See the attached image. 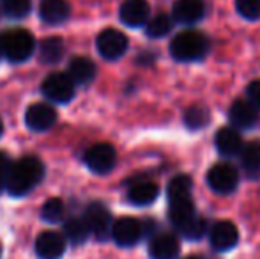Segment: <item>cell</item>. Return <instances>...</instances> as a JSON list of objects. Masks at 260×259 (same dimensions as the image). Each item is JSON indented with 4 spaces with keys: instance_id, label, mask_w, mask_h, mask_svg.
<instances>
[{
    "instance_id": "cell-31",
    "label": "cell",
    "mask_w": 260,
    "mask_h": 259,
    "mask_svg": "<svg viewBox=\"0 0 260 259\" xmlns=\"http://www.w3.org/2000/svg\"><path fill=\"white\" fill-rule=\"evenodd\" d=\"M206 227H207L206 220L195 217L191 222H189V224H186L184 227L181 229V233L188 240H199V238H202V236L206 235Z\"/></svg>"
},
{
    "instance_id": "cell-29",
    "label": "cell",
    "mask_w": 260,
    "mask_h": 259,
    "mask_svg": "<svg viewBox=\"0 0 260 259\" xmlns=\"http://www.w3.org/2000/svg\"><path fill=\"white\" fill-rule=\"evenodd\" d=\"M32 0H2V9L9 18H23L30 13Z\"/></svg>"
},
{
    "instance_id": "cell-34",
    "label": "cell",
    "mask_w": 260,
    "mask_h": 259,
    "mask_svg": "<svg viewBox=\"0 0 260 259\" xmlns=\"http://www.w3.org/2000/svg\"><path fill=\"white\" fill-rule=\"evenodd\" d=\"M2 133H4V123H2V119H0V137H2Z\"/></svg>"
},
{
    "instance_id": "cell-24",
    "label": "cell",
    "mask_w": 260,
    "mask_h": 259,
    "mask_svg": "<svg viewBox=\"0 0 260 259\" xmlns=\"http://www.w3.org/2000/svg\"><path fill=\"white\" fill-rule=\"evenodd\" d=\"M64 55V43L60 38H46L39 45V59L45 64H57Z\"/></svg>"
},
{
    "instance_id": "cell-9",
    "label": "cell",
    "mask_w": 260,
    "mask_h": 259,
    "mask_svg": "<svg viewBox=\"0 0 260 259\" xmlns=\"http://www.w3.org/2000/svg\"><path fill=\"white\" fill-rule=\"evenodd\" d=\"M144 235V225L140 220L133 217H122L113 222L112 227V238L117 245L120 247H133L140 242Z\"/></svg>"
},
{
    "instance_id": "cell-8",
    "label": "cell",
    "mask_w": 260,
    "mask_h": 259,
    "mask_svg": "<svg viewBox=\"0 0 260 259\" xmlns=\"http://www.w3.org/2000/svg\"><path fill=\"white\" fill-rule=\"evenodd\" d=\"M87 224L90 227V235H94L98 240H106L112 236V215H110L108 208L101 203H92L89 208L85 210Z\"/></svg>"
},
{
    "instance_id": "cell-20",
    "label": "cell",
    "mask_w": 260,
    "mask_h": 259,
    "mask_svg": "<svg viewBox=\"0 0 260 259\" xmlns=\"http://www.w3.org/2000/svg\"><path fill=\"white\" fill-rule=\"evenodd\" d=\"M157 194H159V188L154 181H140L127 190V200L135 206H147L157 199Z\"/></svg>"
},
{
    "instance_id": "cell-37",
    "label": "cell",
    "mask_w": 260,
    "mask_h": 259,
    "mask_svg": "<svg viewBox=\"0 0 260 259\" xmlns=\"http://www.w3.org/2000/svg\"><path fill=\"white\" fill-rule=\"evenodd\" d=\"M0 256H2V247H0Z\"/></svg>"
},
{
    "instance_id": "cell-10",
    "label": "cell",
    "mask_w": 260,
    "mask_h": 259,
    "mask_svg": "<svg viewBox=\"0 0 260 259\" xmlns=\"http://www.w3.org/2000/svg\"><path fill=\"white\" fill-rule=\"evenodd\" d=\"M57 123V112L52 105L46 103H34L27 108L25 112V125L28 130L41 133V131H48Z\"/></svg>"
},
{
    "instance_id": "cell-16",
    "label": "cell",
    "mask_w": 260,
    "mask_h": 259,
    "mask_svg": "<svg viewBox=\"0 0 260 259\" xmlns=\"http://www.w3.org/2000/svg\"><path fill=\"white\" fill-rule=\"evenodd\" d=\"M168 217L170 222L181 231L186 224L197 217L195 215V204H193L191 197H181V199H172L168 200Z\"/></svg>"
},
{
    "instance_id": "cell-21",
    "label": "cell",
    "mask_w": 260,
    "mask_h": 259,
    "mask_svg": "<svg viewBox=\"0 0 260 259\" xmlns=\"http://www.w3.org/2000/svg\"><path fill=\"white\" fill-rule=\"evenodd\" d=\"M69 76L75 80V83H90L96 76V66L87 57H75L69 63Z\"/></svg>"
},
{
    "instance_id": "cell-13",
    "label": "cell",
    "mask_w": 260,
    "mask_h": 259,
    "mask_svg": "<svg viewBox=\"0 0 260 259\" xmlns=\"http://www.w3.org/2000/svg\"><path fill=\"white\" fill-rule=\"evenodd\" d=\"M149 13L151 7L147 0H126L120 6L119 16L120 21L127 27H142L149 20Z\"/></svg>"
},
{
    "instance_id": "cell-18",
    "label": "cell",
    "mask_w": 260,
    "mask_h": 259,
    "mask_svg": "<svg viewBox=\"0 0 260 259\" xmlns=\"http://www.w3.org/2000/svg\"><path fill=\"white\" fill-rule=\"evenodd\" d=\"M243 138L241 133L232 126H225L216 133V148L223 156H234L239 155L243 149Z\"/></svg>"
},
{
    "instance_id": "cell-36",
    "label": "cell",
    "mask_w": 260,
    "mask_h": 259,
    "mask_svg": "<svg viewBox=\"0 0 260 259\" xmlns=\"http://www.w3.org/2000/svg\"><path fill=\"white\" fill-rule=\"evenodd\" d=\"M2 53H4V52H2V43H0V55H2Z\"/></svg>"
},
{
    "instance_id": "cell-11",
    "label": "cell",
    "mask_w": 260,
    "mask_h": 259,
    "mask_svg": "<svg viewBox=\"0 0 260 259\" xmlns=\"http://www.w3.org/2000/svg\"><path fill=\"white\" fill-rule=\"evenodd\" d=\"M66 252V236L57 231H45L36 240V254L41 259H58Z\"/></svg>"
},
{
    "instance_id": "cell-27",
    "label": "cell",
    "mask_w": 260,
    "mask_h": 259,
    "mask_svg": "<svg viewBox=\"0 0 260 259\" xmlns=\"http://www.w3.org/2000/svg\"><path fill=\"white\" fill-rule=\"evenodd\" d=\"M170 28H172L170 16H167V14H157L152 20H149L145 31H147L149 38H163V36H167L168 32H170Z\"/></svg>"
},
{
    "instance_id": "cell-6",
    "label": "cell",
    "mask_w": 260,
    "mask_h": 259,
    "mask_svg": "<svg viewBox=\"0 0 260 259\" xmlns=\"http://www.w3.org/2000/svg\"><path fill=\"white\" fill-rule=\"evenodd\" d=\"M207 183L216 194H230L239 183L237 169L230 163H216L209 169Z\"/></svg>"
},
{
    "instance_id": "cell-3",
    "label": "cell",
    "mask_w": 260,
    "mask_h": 259,
    "mask_svg": "<svg viewBox=\"0 0 260 259\" xmlns=\"http://www.w3.org/2000/svg\"><path fill=\"white\" fill-rule=\"evenodd\" d=\"M2 43V52L11 63H25L30 59L36 50V39L28 31L23 28H14L7 31L0 38Z\"/></svg>"
},
{
    "instance_id": "cell-12",
    "label": "cell",
    "mask_w": 260,
    "mask_h": 259,
    "mask_svg": "<svg viewBox=\"0 0 260 259\" xmlns=\"http://www.w3.org/2000/svg\"><path fill=\"white\" fill-rule=\"evenodd\" d=\"M239 242V231H237L236 224L229 220L216 222L211 229V245L219 252H226V250L234 249Z\"/></svg>"
},
{
    "instance_id": "cell-2",
    "label": "cell",
    "mask_w": 260,
    "mask_h": 259,
    "mask_svg": "<svg viewBox=\"0 0 260 259\" xmlns=\"http://www.w3.org/2000/svg\"><path fill=\"white\" fill-rule=\"evenodd\" d=\"M209 41L197 31H184L177 34L170 43V53L179 63H193L207 53Z\"/></svg>"
},
{
    "instance_id": "cell-17",
    "label": "cell",
    "mask_w": 260,
    "mask_h": 259,
    "mask_svg": "<svg viewBox=\"0 0 260 259\" xmlns=\"http://www.w3.org/2000/svg\"><path fill=\"white\" fill-rule=\"evenodd\" d=\"M149 256L152 259H175L179 256V242L174 235H157L149 243Z\"/></svg>"
},
{
    "instance_id": "cell-26",
    "label": "cell",
    "mask_w": 260,
    "mask_h": 259,
    "mask_svg": "<svg viewBox=\"0 0 260 259\" xmlns=\"http://www.w3.org/2000/svg\"><path fill=\"white\" fill-rule=\"evenodd\" d=\"M209 119H211V114H209V110L206 107H202V105H195V107L188 108V112L184 114L186 126H189L191 130H199L202 126H207Z\"/></svg>"
},
{
    "instance_id": "cell-15",
    "label": "cell",
    "mask_w": 260,
    "mask_h": 259,
    "mask_svg": "<svg viewBox=\"0 0 260 259\" xmlns=\"http://www.w3.org/2000/svg\"><path fill=\"white\" fill-rule=\"evenodd\" d=\"M229 118L236 128H251L258 121V110L250 100H236L230 107Z\"/></svg>"
},
{
    "instance_id": "cell-1",
    "label": "cell",
    "mask_w": 260,
    "mask_h": 259,
    "mask_svg": "<svg viewBox=\"0 0 260 259\" xmlns=\"http://www.w3.org/2000/svg\"><path fill=\"white\" fill-rule=\"evenodd\" d=\"M43 176H45V165L38 156H21L11 165L6 190L13 197H23L41 183Z\"/></svg>"
},
{
    "instance_id": "cell-22",
    "label": "cell",
    "mask_w": 260,
    "mask_h": 259,
    "mask_svg": "<svg viewBox=\"0 0 260 259\" xmlns=\"http://www.w3.org/2000/svg\"><path fill=\"white\" fill-rule=\"evenodd\" d=\"M90 235V227L85 217H73L64 224V236L71 245H82Z\"/></svg>"
},
{
    "instance_id": "cell-19",
    "label": "cell",
    "mask_w": 260,
    "mask_h": 259,
    "mask_svg": "<svg viewBox=\"0 0 260 259\" xmlns=\"http://www.w3.org/2000/svg\"><path fill=\"white\" fill-rule=\"evenodd\" d=\"M69 4L66 0H43L39 6L41 20L48 25H58L69 18Z\"/></svg>"
},
{
    "instance_id": "cell-7",
    "label": "cell",
    "mask_w": 260,
    "mask_h": 259,
    "mask_svg": "<svg viewBox=\"0 0 260 259\" xmlns=\"http://www.w3.org/2000/svg\"><path fill=\"white\" fill-rule=\"evenodd\" d=\"M117 153L112 144H96L87 149L85 153V165L92 170L94 174H108L115 167Z\"/></svg>"
},
{
    "instance_id": "cell-5",
    "label": "cell",
    "mask_w": 260,
    "mask_h": 259,
    "mask_svg": "<svg viewBox=\"0 0 260 259\" xmlns=\"http://www.w3.org/2000/svg\"><path fill=\"white\" fill-rule=\"evenodd\" d=\"M100 55L106 61H117L126 53L127 38L117 28H105L96 39Z\"/></svg>"
},
{
    "instance_id": "cell-4",
    "label": "cell",
    "mask_w": 260,
    "mask_h": 259,
    "mask_svg": "<svg viewBox=\"0 0 260 259\" xmlns=\"http://www.w3.org/2000/svg\"><path fill=\"white\" fill-rule=\"evenodd\" d=\"M75 85L69 73H52L45 78L41 91L53 103H69L75 98Z\"/></svg>"
},
{
    "instance_id": "cell-25",
    "label": "cell",
    "mask_w": 260,
    "mask_h": 259,
    "mask_svg": "<svg viewBox=\"0 0 260 259\" xmlns=\"http://www.w3.org/2000/svg\"><path fill=\"white\" fill-rule=\"evenodd\" d=\"M191 188H193V181L189 176L186 174H179L174 180H170L167 188L168 200L172 199H181V197H191Z\"/></svg>"
},
{
    "instance_id": "cell-14",
    "label": "cell",
    "mask_w": 260,
    "mask_h": 259,
    "mask_svg": "<svg viewBox=\"0 0 260 259\" xmlns=\"http://www.w3.org/2000/svg\"><path fill=\"white\" fill-rule=\"evenodd\" d=\"M204 13H206L204 0H177L172 9L174 20L182 25L197 23L204 18Z\"/></svg>"
},
{
    "instance_id": "cell-30",
    "label": "cell",
    "mask_w": 260,
    "mask_h": 259,
    "mask_svg": "<svg viewBox=\"0 0 260 259\" xmlns=\"http://www.w3.org/2000/svg\"><path fill=\"white\" fill-rule=\"evenodd\" d=\"M236 9L246 20H258L260 0H236Z\"/></svg>"
},
{
    "instance_id": "cell-23",
    "label": "cell",
    "mask_w": 260,
    "mask_h": 259,
    "mask_svg": "<svg viewBox=\"0 0 260 259\" xmlns=\"http://www.w3.org/2000/svg\"><path fill=\"white\" fill-rule=\"evenodd\" d=\"M241 165L248 172V176H255L260 170V142L251 140L241 149Z\"/></svg>"
},
{
    "instance_id": "cell-32",
    "label": "cell",
    "mask_w": 260,
    "mask_h": 259,
    "mask_svg": "<svg viewBox=\"0 0 260 259\" xmlns=\"http://www.w3.org/2000/svg\"><path fill=\"white\" fill-rule=\"evenodd\" d=\"M11 160L7 155L0 153V194H2L4 188H7V176H9V169H11Z\"/></svg>"
},
{
    "instance_id": "cell-35",
    "label": "cell",
    "mask_w": 260,
    "mask_h": 259,
    "mask_svg": "<svg viewBox=\"0 0 260 259\" xmlns=\"http://www.w3.org/2000/svg\"><path fill=\"white\" fill-rule=\"evenodd\" d=\"M184 259H200V257H197V256H188V257H184Z\"/></svg>"
},
{
    "instance_id": "cell-33",
    "label": "cell",
    "mask_w": 260,
    "mask_h": 259,
    "mask_svg": "<svg viewBox=\"0 0 260 259\" xmlns=\"http://www.w3.org/2000/svg\"><path fill=\"white\" fill-rule=\"evenodd\" d=\"M246 93H248V100L251 101V105H253L257 110H260V80H253V82L248 85Z\"/></svg>"
},
{
    "instance_id": "cell-28",
    "label": "cell",
    "mask_w": 260,
    "mask_h": 259,
    "mask_svg": "<svg viewBox=\"0 0 260 259\" xmlns=\"http://www.w3.org/2000/svg\"><path fill=\"white\" fill-rule=\"evenodd\" d=\"M41 217L45 222H60L64 217V203L57 197L48 199L41 208Z\"/></svg>"
}]
</instances>
